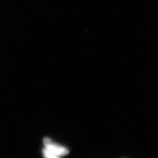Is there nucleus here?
Masks as SVG:
<instances>
[{
    "instance_id": "2",
    "label": "nucleus",
    "mask_w": 158,
    "mask_h": 158,
    "mask_svg": "<svg viewBox=\"0 0 158 158\" xmlns=\"http://www.w3.org/2000/svg\"><path fill=\"white\" fill-rule=\"evenodd\" d=\"M44 153L45 156H46V157H48V158H57V156L51 152L50 151H49L46 149H44Z\"/></svg>"
},
{
    "instance_id": "1",
    "label": "nucleus",
    "mask_w": 158,
    "mask_h": 158,
    "mask_svg": "<svg viewBox=\"0 0 158 158\" xmlns=\"http://www.w3.org/2000/svg\"><path fill=\"white\" fill-rule=\"evenodd\" d=\"M46 149L56 156H64L68 153V151L64 148L60 147L56 143H54L48 138H45L44 139Z\"/></svg>"
}]
</instances>
